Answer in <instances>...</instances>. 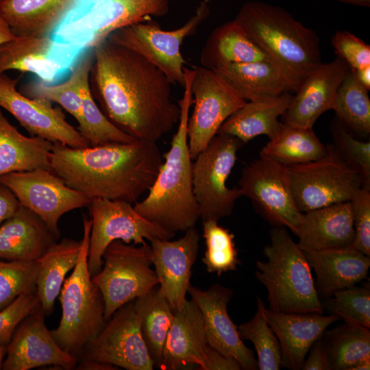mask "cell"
<instances>
[{"instance_id":"cell-7","label":"cell","mask_w":370,"mask_h":370,"mask_svg":"<svg viewBox=\"0 0 370 370\" xmlns=\"http://www.w3.org/2000/svg\"><path fill=\"white\" fill-rule=\"evenodd\" d=\"M169 10V0H93L69 12L51 36L84 51L117 29L163 16Z\"/></svg>"},{"instance_id":"cell-16","label":"cell","mask_w":370,"mask_h":370,"mask_svg":"<svg viewBox=\"0 0 370 370\" xmlns=\"http://www.w3.org/2000/svg\"><path fill=\"white\" fill-rule=\"evenodd\" d=\"M108 321L79 359L99 360L127 370H152L154 365L133 301L120 307Z\"/></svg>"},{"instance_id":"cell-34","label":"cell","mask_w":370,"mask_h":370,"mask_svg":"<svg viewBox=\"0 0 370 370\" xmlns=\"http://www.w3.org/2000/svg\"><path fill=\"white\" fill-rule=\"evenodd\" d=\"M93 58L92 49H87L80 56L65 82L54 84L34 80L22 86L21 92L32 99L56 103L78 121L82 111V88L89 82Z\"/></svg>"},{"instance_id":"cell-3","label":"cell","mask_w":370,"mask_h":370,"mask_svg":"<svg viewBox=\"0 0 370 370\" xmlns=\"http://www.w3.org/2000/svg\"><path fill=\"white\" fill-rule=\"evenodd\" d=\"M194 72V69H184V91L178 101L180 116L177 131L147 195L134 206L145 219L175 233L194 227L199 219L187 135L189 112L193 103L191 82Z\"/></svg>"},{"instance_id":"cell-17","label":"cell","mask_w":370,"mask_h":370,"mask_svg":"<svg viewBox=\"0 0 370 370\" xmlns=\"http://www.w3.org/2000/svg\"><path fill=\"white\" fill-rule=\"evenodd\" d=\"M84 51L51 36H16L0 45V74L17 70L54 84L71 73Z\"/></svg>"},{"instance_id":"cell-30","label":"cell","mask_w":370,"mask_h":370,"mask_svg":"<svg viewBox=\"0 0 370 370\" xmlns=\"http://www.w3.org/2000/svg\"><path fill=\"white\" fill-rule=\"evenodd\" d=\"M262 60H271L235 18L210 33L200 55L202 66L211 70L230 64Z\"/></svg>"},{"instance_id":"cell-44","label":"cell","mask_w":370,"mask_h":370,"mask_svg":"<svg viewBox=\"0 0 370 370\" xmlns=\"http://www.w3.org/2000/svg\"><path fill=\"white\" fill-rule=\"evenodd\" d=\"M334 147L360 175L364 186L370 188V142L355 138L337 116L330 123Z\"/></svg>"},{"instance_id":"cell-27","label":"cell","mask_w":370,"mask_h":370,"mask_svg":"<svg viewBox=\"0 0 370 370\" xmlns=\"http://www.w3.org/2000/svg\"><path fill=\"white\" fill-rule=\"evenodd\" d=\"M58 238L38 215L21 205L0 225V259L36 260Z\"/></svg>"},{"instance_id":"cell-56","label":"cell","mask_w":370,"mask_h":370,"mask_svg":"<svg viewBox=\"0 0 370 370\" xmlns=\"http://www.w3.org/2000/svg\"><path fill=\"white\" fill-rule=\"evenodd\" d=\"M7 345L0 343V369H2L3 363L7 353Z\"/></svg>"},{"instance_id":"cell-52","label":"cell","mask_w":370,"mask_h":370,"mask_svg":"<svg viewBox=\"0 0 370 370\" xmlns=\"http://www.w3.org/2000/svg\"><path fill=\"white\" fill-rule=\"evenodd\" d=\"M358 82L368 92L370 90V65L354 70Z\"/></svg>"},{"instance_id":"cell-40","label":"cell","mask_w":370,"mask_h":370,"mask_svg":"<svg viewBox=\"0 0 370 370\" xmlns=\"http://www.w3.org/2000/svg\"><path fill=\"white\" fill-rule=\"evenodd\" d=\"M81 94L82 111L77 130L90 146L136 140L119 130L106 118L92 97L89 82L83 86Z\"/></svg>"},{"instance_id":"cell-4","label":"cell","mask_w":370,"mask_h":370,"mask_svg":"<svg viewBox=\"0 0 370 370\" xmlns=\"http://www.w3.org/2000/svg\"><path fill=\"white\" fill-rule=\"evenodd\" d=\"M235 19L284 75L293 91L322 63L317 34L282 7L247 2Z\"/></svg>"},{"instance_id":"cell-15","label":"cell","mask_w":370,"mask_h":370,"mask_svg":"<svg viewBox=\"0 0 370 370\" xmlns=\"http://www.w3.org/2000/svg\"><path fill=\"white\" fill-rule=\"evenodd\" d=\"M21 205L38 215L49 229L60 237L58 221L66 212L88 207L90 199L66 184L49 169H36L12 172L0 176Z\"/></svg>"},{"instance_id":"cell-14","label":"cell","mask_w":370,"mask_h":370,"mask_svg":"<svg viewBox=\"0 0 370 370\" xmlns=\"http://www.w3.org/2000/svg\"><path fill=\"white\" fill-rule=\"evenodd\" d=\"M194 71L191 82L194 108L187 126L192 160L206 149L224 121L246 103L214 71L204 66Z\"/></svg>"},{"instance_id":"cell-21","label":"cell","mask_w":370,"mask_h":370,"mask_svg":"<svg viewBox=\"0 0 370 370\" xmlns=\"http://www.w3.org/2000/svg\"><path fill=\"white\" fill-rule=\"evenodd\" d=\"M199 241V232L194 227L185 231L177 240L153 238L149 241L152 264L159 280L158 289L173 312L180 309L187 299Z\"/></svg>"},{"instance_id":"cell-13","label":"cell","mask_w":370,"mask_h":370,"mask_svg":"<svg viewBox=\"0 0 370 370\" xmlns=\"http://www.w3.org/2000/svg\"><path fill=\"white\" fill-rule=\"evenodd\" d=\"M238 188L271 225L297 235L303 213L296 206L286 166L260 156L242 169Z\"/></svg>"},{"instance_id":"cell-45","label":"cell","mask_w":370,"mask_h":370,"mask_svg":"<svg viewBox=\"0 0 370 370\" xmlns=\"http://www.w3.org/2000/svg\"><path fill=\"white\" fill-rule=\"evenodd\" d=\"M350 203L355 230L352 246L370 257V188H360Z\"/></svg>"},{"instance_id":"cell-20","label":"cell","mask_w":370,"mask_h":370,"mask_svg":"<svg viewBox=\"0 0 370 370\" xmlns=\"http://www.w3.org/2000/svg\"><path fill=\"white\" fill-rule=\"evenodd\" d=\"M188 293L201 313L208 343L223 355L235 358L242 369H258L253 351L243 343L227 312L233 291L219 284L207 290L190 284Z\"/></svg>"},{"instance_id":"cell-37","label":"cell","mask_w":370,"mask_h":370,"mask_svg":"<svg viewBox=\"0 0 370 370\" xmlns=\"http://www.w3.org/2000/svg\"><path fill=\"white\" fill-rule=\"evenodd\" d=\"M133 304L140 319V330L149 354L154 367L158 368L174 312L158 288L135 299Z\"/></svg>"},{"instance_id":"cell-8","label":"cell","mask_w":370,"mask_h":370,"mask_svg":"<svg viewBox=\"0 0 370 370\" xmlns=\"http://www.w3.org/2000/svg\"><path fill=\"white\" fill-rule=\"evenodd\" d=\"M102 259L103 267L92 280L102 294L107 321L120 307L159 284L156 271L151 268V247L147 243L137 247L114 241L105 249Z\"/></svg>"},{"instance_id":"cell-29","label":"cell","mask_w":370,"mask_h":370,"mask_svg":"<svg viewBox=\"0 0 370 370\" xmlns=\"http://www.w3.org/2000/svg\"><path fill=\"white\" fill-rule=\"evenodd\" d=\"M293 98L286 92L272 98L246 101L224 121L217 134L233 136L244 144L260 135L271 139L280 130L283 123L278 119L286 112Z\"/></svg>"},{"instance_id":"cell-9","label":"cell","mask_w":370,"mask_h":370,"mask_svg":"<svg viewBox=\"0 0 370 370\" xmlns=\"http://www.w3.org/2000/svg\"><path fill=\"white\" fill-rule=\"evenodd\" d=\"M286 168L296 206L302 213L349 201L364 186L359 173L332 144L326 145L325 153L321 158Z\"/></svg>"},{"instance_id":"cell-24","label":"cell","mask_w":370,"mask_h":370,"mask_svg":"<svg viewBox=\"0 0 370 370\" xmlns=\"http://www.w3.org/2000/svg\"><path fill=\"white\" fill-rule=\"evenodd\" d=\"M265 315L280 345L282 367L293 370L301 369L314 343L339 320L334 314L275 312L267 308Z\"/></svg>"},{"instance_id":"cell-5","label":"cell","mask_w":370,"mask_h":370,"mask_svg":"<svg viewBox=\"0 0 370 370\" xmlns=\"http://www.w3.org/2000/svg\"><path fill=\"white\" fill-rule=\"evenodd\" d=\"M266 260L256 262L255 275L267 291L270 310L282 313L323 314L310 267L303 251L284 227L269 232Z\"/></svg>"},{"instance_id":"cell-54","label":"cell","mask_w":370,"mask_h":370,"mask_svg":"<svg viewBox=\"0 0 370 370\" xmlns=\"http://www.w3.org/2000/svg\"><path fill=\"white\" fill-rule=\"evenodd\" d=\"M343 3H349L358 6L369 7L370 0H336Z\"/></svg>"},{"instance_id":"cell-47","label":"cell","mask_w":370,"mask_h":370,"mask_svg":"<svg viewBox=\"0 0 370 370\" xmlns=\"http://www.w3.org/2000/svg\"><path fill=\"white\" fill-rule=\"evenodd\" d=\"M336 56L353 70L370 65V45L346 30L336 31L332 38Z\"/></svg>"},{"instance_id":"cell-28","label":"cell","mask_w":370,"mask_h":370,"mask_svg":"<svg viewBox=\"0 0 370 370\" xmlns=\"http://www.w3.org/2000/svg\"><path fill=\"white\" fill-rule=\"evenodd\" d=\"M76 0H0V16L16 36H51Z\"/></svg>"},{"instance_id":"cell-49","label":"cell","mask_w":370,"mask_h":370,"mask_svg":"<svg viewBox=\"0 0 370 370\" xmlns=\"http://www.w3.org/2000/svg\"><path fill=\"white\" fill-rule=\"evenodd\" d=\"M308 358L304 360L301 369L330 370L329 362L322 336L310 347Z\"/></svg>"},{"instance_id":"cell-11","label":"cell","mask_w":370,"mask_h":370,"mask_svg":"<svg viewBox=\"0 0 370 370\" xmlns=\"http://www.w3.org/2000/svg\"><path fill=\"white\" fill-rule=\"evenodd\" d=\"M208 2L201 1L195 14L177 29L166 31L150 20L117 29L107 40L140 55L163 72L173 85L183 87L186 61L181 47L184 39L195 34L209 15Z\"/></svg>"},{"instance_id":"cell-46","label":"cell","mask_w":370,"mask_h":370,"mask_svg":"<svg viewBox=\"0 0 370 370\" xmlns=\"http://www.w3.org/2000/svg\"><path fill=\"white\" fill-rule=\"evenodd\" d=\"M36 292L18 296L0 310V343L8 345L21 322L39 305Z\"/></svg>"},{"instance_id":"cell-31","label":"cell","mask_w":370,"mask_h":370,"mask_svg":"<svg viewBox=\"0 0 370 370\" xmlns=\"http://www.w3.org/2000/svg\"><path fill=\"white\" fill-rule=\"evenodd\" d=\"M246 101L293 91L289 81L271 60L230 64L214 70Z\"/></svg>"},{"instance_id":"cell-53","label":"cell","mask_w":370,"mask_h":370,"mask_svg":"<svg viewBox=\"0 0 370 370\" xmlns=\"http://www.w3.org/2000/svg\"><path fill=\"white\" fill-rule=\"evenodd\" d=\"M16 36L12 33L6 22L0 16V45L8 42Z\"/></svg>"},{"instance_id":"cell-50","label":"cell","mask_w":370,"mask_h":370,"mask_svg":"<svg viewBox=\"0 0 370 370\" xmlns=\"http://www.w3.org/2000/svg\"><path fill=\"white\" fill-rule=\"evenodd\" d=\"M21 204L14 193L0 183V225L14 215Z\"/></svg>"},{"instance_id":"cell-6","label":"cell","mask_w":370,"mask_h":370,"mask_svg":"<svg viewBox=\"0 0 370 370\" xmlns=\"http://www.w3.org/2000/svg\"><path fill=\"white\" fill-rule=\"evenodd\" d=\"M91 226V219L84 216L79 259L59 294L62 308L59 325L50 330L57 343L78 360L86 346L98 335L107 321L102 294L92 282L88 266Z\"/></svg>"},{"instance_id":"cell-2","label":"cell","mask_w":370,"mask_h":370,"mask_svg":"<svg viewBox=\"0 0 370 370\" xmlns=\"http://www.w3.org/2000/svg\"><path fill=\"white\" fill-rule=\"evenodd\" d=\"M156 143H108L84 148L53 143L50 169L90 200L136 204L148 192L162 166Z\"/></svg>"},{"instance_id":"cell-55","label":"cell","mask_w":370,"mask_h":370,"mask_svg":"<svg viewBox=\"0 0 370 370\" xmlns=\"http://www.w3.org/2000/svg\"><path fill=\"white\" fill-rule=\"evenodd\" d=\"M370 369V358L364 360L355 366L351 370H369Z\"/></svg>"},{"instance_id":"cell-42","label":"cell","mask_w":370,"mask_h":370,"mask_svg":"<svg viewBox=\"0 0 370 370\" xmlns=\"http://www.w3.org/2000/svg\"><path fill=\"white\" fill-rule=\"evenodd\" d=\"M38 262L0 259V310L18 296L34 293Z\"/></svg>"},{"instance_id":"cell-1","label":"cell","mask_w":370,"mask_h":370,"mask_svg":"<svg viewBox=\"0 0 370 370\" xmlns=\"http://www.w3.org/2000/svg\"><path fill=\"white\" fill-rule=\"evenodd\" d=\"M92 49L90 89L106 118L139 140L156 143L170 132L179 122L180 107L163 72L107 39Z\"/></svg>"},{"instance_id":"cell-35","label":"cell","mask_w":370,"mask_h":370,"mask_svg":"<svg viewBox=\"0 0 370 370\" xmlns=\"http://www.w3.org/2000/svg\"><path fill=\"white\" fill-rule=\"evenodd\" d=\"M326 151L312 128L283 125L262 148L260 156L284 166L303 164L321 158Z\"/></svg>"},{"instance_id":"cell-22","label":"cell","mask_w":370,"mask_h":370,"mask_svg":"<svg viewBox=\"0 0 370 370\" xmlns=\"http://www.w3.org/2000/svg\"><path fill=\"white\" fill-rule=\"evenodd\" d=\"M349 69L338 56L314 69L298 86L288 108L282 116L283 123L312 128L317 119L332 109L336 91Z\"/></svg>"},{"instance_id":"cell-18","label":"cell","mask_w":370,"mask_h":370,"mask_svg":"<svg viewBox=\"0 0 370 370\" xmlns=\"http://www.w3.org/2000/svg\"><path fill=\"white\" fill-rule=\"evenodd\" d=\"M19 78L0 74V108L10 112L32 136L73 148L90 146L79 131L69 123L60 108L32 99L16 90Z\"/></svg>"},{"instance_id":"cell-12","label":"cell","mask_w":370,"mask_h":370,"mask_svg":"<svg viewBox=\"0 0 370 370\" xmlns=\"http://www.w3.org/2000/svg\"><path fill=\"white\" fill-rule=\"evenodd\" d=\"M88 208L92 221L88 256L91 277L101 270L103 254L114 241L143 245L146 240H172L175 236V232L143 217L127 201L94 199Z\"/></svg>"},{"instance_id":"cell-10","label":"cell","mask_w":370,"mask_h":370,"mask_svg":"<svg viewBox=\"0 0 370 370\" xmlns=\"http://www.w3.org/2000/svg\"><path fill=\"white\" fill-rule=\"evenodd\" d=\"M243 145L233 136L217 134L193 162V193L202 222L230 216L243 196L238 186L230 188L226 184Z\"/></svg>"},{"instance_id":"cell-25","label":"cell","mask_w":370,"mask_h":370,"mask_svg":"<svg viewBox=\"0 0 370 370\" xmlns=\"http://www.w3.org/2000/svg\"><path fill=\"white\" fill-rule=\"evenodd\" d=\"M303 252L315 273L314 287L320 300L367 277L370 257L353 246Z\"/></svg>"},{"instance_id":"cell-36","label":"cell","mask_w":370,"mask_h":370,"mask_svg":"<svg viewBox=\"0 0 370 370\" xmlns=\"http://www.w3.org/2000/svg\"><path fill=\"white\" fill-rule=\"evenodd\" d=\"M330 370H351L370 358V328L353 321H344L322 336Z\"/></svg>"},{"instance_id":"cell-43","label":"cell","mask_w":370,"mask_h":370,"mask_svg":"<svg viewBox=\"0 0 370 370\" xmlns=\"http://www.w3.org/2000/svg\"><path fill=\"white\" fill-rule=\"evenodd\" d=\"M323 309L344 321H353L370 328L369 284L352 286L338 291L321 301Z\"/></svg>"},{"instance_id":"cell-33","label":"cell","mask_w":370,"mask_h":370,"mask_svg":"<svg viewBox=\"0 0 370 370\" xmlns=\"http://www.w3.org/2000/svg\"><path fill=\"white\" fill-rule=\"evenodd\" d=\"M81 244V241L64 238L51 245L37 260L39 267L36 292L45 314L52 312L66 275L75 267Z\"/></svg>"},{"instance_id":"cell-23","label":"cell","mask_w":370,"mask_h":370,"mask_svg":"<svg viewBox=\"0 0 370 370\" xmlns=\"http://www.w3.org/2000/svg\"><path fill=\"white\" fill-rule=\"evenodd\" d=\"M208 345L201 313L192 299H186L180 309L174 311L158 369L177 370L190 365L199 368Z\"/></svg>"},{"instance_id":"cell-19","label":"cell","mask_w":370,"mask_h":370,"mask_svg":"<svg viewBox=\"0 0 370 370\" xmlns=\"http://www.w3.org/2000/svg\"><path fill=\"white\" fill-rule=\"evenodd\" d=\"M40 304L15 330L7 345L4 370H29L51 365L63 369L75 367L78 358L65 352L45 323Z\"/></svg>"},{"instance_id":"cell-41","label":"cell","mask_w":370,"mask_h":370,"mask_svg":"<svg viewBox=\"0 0 370 370\" xmlns=\"http://www.w3.org/2000/svg\"><path fill=\"white\" fill-rule=\"evenodd\" d=\"M203 236L206 251L201 261L210 273L221 276L223 273L234 271L241 260L234 242V235L218 221H203Z\"/></svg>"},{"instance_id":"cell-57","label":"cell","mask_w":370,"mask_h":370,"mask_svg":"<svg viewBox=\"0 0 370 370\" xmlns=\"http://www.w3.org/2000/svg\"><path fill=\"white\" fill-rule=\"evenodd\" d=\"M93 0H76L72 9H79L83 8L84 5H88Z\"/></svg>"},{"instance_id":"cell-32","label":"cell","mask_w":370,"mask_h":370,"mask_svg":"<svg viewBox=\"0 0 370 370\" xmlns=\"http://www.w3.org/2000/svg\"><path fill=\"white\" fill-rule=\"evenodd\" d=\"M53 143L39 136H25L0 109V176L36 169H50Z\"/></svg>"},{"instance_id":"cell-38","label":"cell","mask_w":370,"mask_h":370,"mask_svg":"<svg viewBox=\"0 0 370 370\" xmlns=\"http://www.w3.org/2000/svg\"><path fill=\"white\" fill-rule=\"evenodd\" d=\"M347 127L360 136L370 134V99L368 91L349 69L335 95L332 109Z\"/></svg>"},{"instance_id":"cell-48","label":"cell","mask_w":370,"mask_h":370,"mask_svg":"<svg viewBox=\"0 0 370 370\" xmlns=\"http://www.w3.org/2000/svg\"><path fill=\"white\" fill-rule=\"evenodd\" d=\"M197 369L241 370L242 367L235 358L223 355L209 345L206 352L204 362Z\"/></svg>"},{"instance_id":"cell-39","label":"cell","mask_w":370,"mask_h":370,"mask_svg":"<svg viewBox=\"0 0 370 370\" xmlns=\"http://www.w3.org/2000/svg\"><path fill=\"white\" fill-rule=\"evenodd\" d=\"M265 304L257 297V310L249 321L237 326L242 340L251 341L258 356L260 370H279L282 353L279 341L269 326L265 315Z\"/></svg>"},{"instance_id":"cell-51","label":"cell","mask_w":370,"mask_h":370,"mask_svg":"<svg viewBox=\"0 0 370 370\" xmlns=\"http://www.w3.org/2000/svg\"><path fill=\"white\" fill-rule=\"evenodd\" d=\"M79 370H117L119 367L104 362L90 359H79L75 367Z\"/></svg>"},{"instance_id":"cell-26","label":"cell","mask_w":370,"mask_h":370,"mask_svg":"<svg viewBox=\"0 0 370 370\" xmlns=\"http://www.w3.org/2000/svg\"><path fill=\"white\" fill-rule=\"evenodd\" d=\"M296 236L303 251L352 246L355 230L350 201L304 212Z\"/></svg>"}]
</instances>
